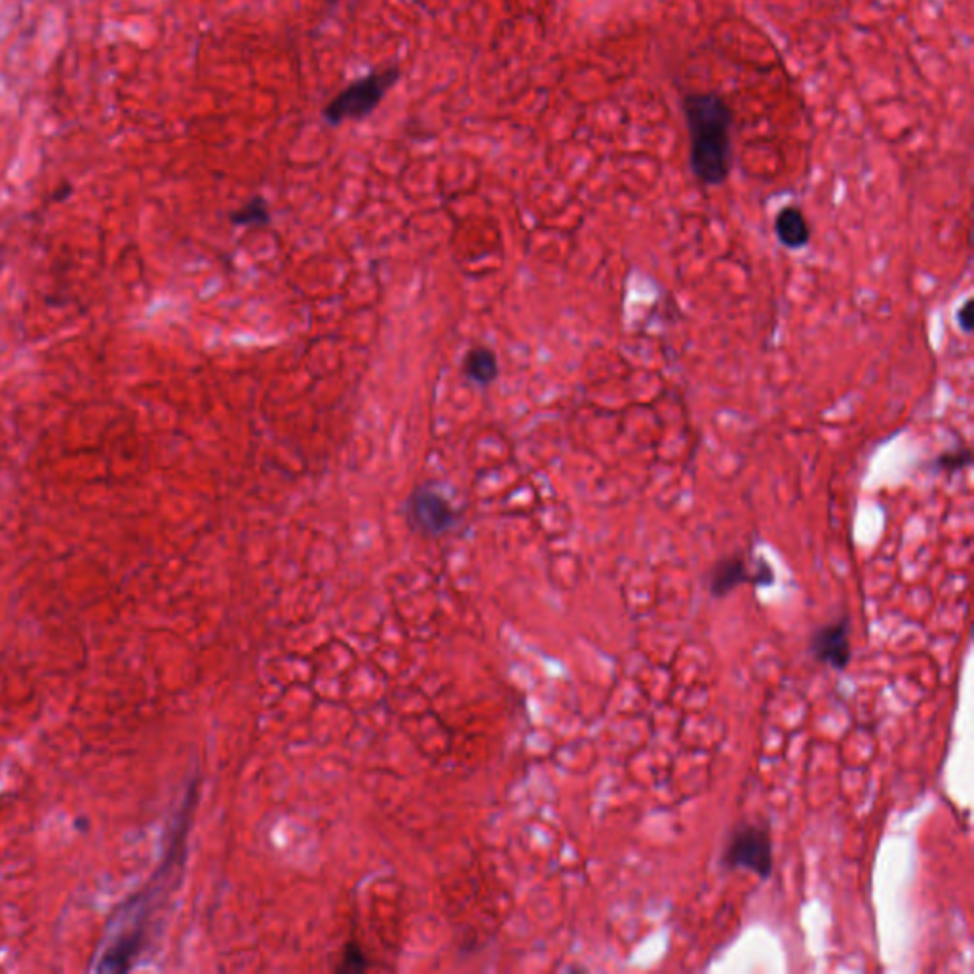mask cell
Segmentation results:
<instances>
[{"label":"cell","instance_id":"6da1fadb","mask_svg":"<svg viewBox=\"0 0 974 974\" xmlns=\"http://www.w3.org/2000/svg\"><path fill=\"white\" fill-rule=\"evenodd\" d=\"M689 166L704 187H720L733 170V109L716 92L685 94Z\"/></svg>","mask_w":974,"mask_h":974},{"label":"cell","instance_id":"7a4b0ae2","mask_svg":"<svg viewBox=\"0 0 974 974\" xmlns=\"http://www.w3.org/2000/svg\"><path fill=\"white\" fill-rule=\"evenodd\" d=\"M402 71L398 65L385 67L381 71H371L370 75L358 78L343 88L335 98L324 107L322 117L333 128L345 122H362L389 96L390 90L400 82Z\"/></svg>","mask_w":974,"mask_h":974},{"label":"cell","instance_id":"3957f363","mask_svg":"<svg viewBox=\"0 0 974 974\" xmlns=\"http://www.w3.org/2000/svg\"><path fill=\"white\" fill-rule=\"evenodd\" d=\"M725 870H746L760 879H769L775 868L773 839L765 826L754 822L737 824L723 845L720 858Z\"/></svg>","mask_w":974,"mask_h":974},{"label":"cell","instance_id":"277c9868","mask_svg":"<svg viewBox=\"0 0 974 974\" xmlns=\"http://www.w3.org/2000/svg\"><path fill=\"white\" fill-rule=\"evenodd\" d=\"M775 583V571L765 560H760L756 569H750L742 556L720 558L708 571L706 585L712 598H725L739 586H771Z\"/></svg>","mask_w":974,"mask_h":974},{"label":"cell","instance_id":"5b68a950","mask_svg":"<svg viewBox=\"0 0 974 974\" xmlns=\"http://www.w3.org/2000/svg\"><path fill=\"white\" fill-rule=\"evenodd\" d=\"M851 632L853 623L845 613L830 623L817 626L809 636L807 651L817 663L841 672L853 661Z\"/></svg>","mask_w":974,"mask_h":974},{"label":"cell","instance_id":"8992f818","mask_svg":"<svg viewBox=\"0 0 974 974\" xmlns=\"http://www.w3.org/2000/svg\"><path fill=\"white\" fill-rule=\"evenodd\" d=\"M406 512L411 524L425 535H442L455 526L457 514L440 493L427 487L415 489L408 499Z\"/></svg>","mask_w":974,"mask_h":974},{"label":"cell","instance_id":"52a82bcc","mask_svg":"<svg viewBox=\"0 0 974 974\" xmlns=\"http://www.w3.org/2000/svg\"><path fill=\"white\" fill-rule=\"evenodd\" d=\"M775 236L782 248L799 252L811 242L809 221L796 206H784L775 217Z\"/></svg>","mask_w":974,"mask_h":974},{"label":"cell","instance_id":"ba28073f","mask_svg":"<svg viewBox=\"0 0 974 974\" xmlns=\"http://www.w3.org/2000/svg\"><path fill=\"white\" fill-rule=\"evenodd\" d=\"M463 371L468 381L478 387H489L499 375L497 354L487 347H474L465 354Z\"/></svg>","mask_w":974,"mask_h":974},{"label":"cell","instance_id":"9c48e42d","mask_svg":"<svg viewBox=\"0 0 974 974\" xmlns=\"http://www.w3.org/2000/svg\"><path fill=\"white\" fill-rule=\"evenodd\" d=\"M231 221L238 227H265L271 223L269 202L263 196H254L231 214Z\"/></svg>","mask_w":974,"mask_h":974},{"label":"cell","instance_id":"30bf717a","mask_svg":"<svg viewBox=\"0 0 974 974\" xmlns=\"http://www.w3.org/2000/svg\"><path fill=\"white\" fill-rule=\"evenodd\" d=\"M971 463H973V451L967 446H955L948 451H942L931 465L935 472L954 476L957 472L971 467Z\"/></svg>","mask_w":974,"mask_h":974},{"label":"cell","instance_id":"8fae6325","mask_svg":"<svg viewBox=\"0 0 974 974\" xmlns=\"http://www.w3.org/2000/svg\"><path fill=\"white\" fill-rule=\"evenodd\" d=\"M368 969V961H366V955L362 954V950L354 944H349L345 954H343V961H341V967L339 971L343 973H360V971H366Z\"/></svg>","mask_w":974,"mask_h":974},{"label":"cell","instance_id":"7c38bea8","mask_svg":"<svg viewBox=\"0 0 974 974\" xmlns=\"http://www.w3.org/2000/svg\"><path fill=\"white\" fill-rule=\"evenodd\" d=\"M973 299H967L963 307L957 311V324L963 333L973 332L974 324Z\"/></svg>","mask_w":974,"mask_h":974},{"label":"cell","instance_id":"4fadbf2b","mask_svg":"<svg viewBox=\"0 0 974 974\" xmlns=\"http://www.w3.org/2000/svg\"><path fill=\"white\" fill-rule=\"evenodd\" d=\"M328 2H337V0H328Z\"/></svg>","mask_w":974,"mask_h":974}]
</instances>
